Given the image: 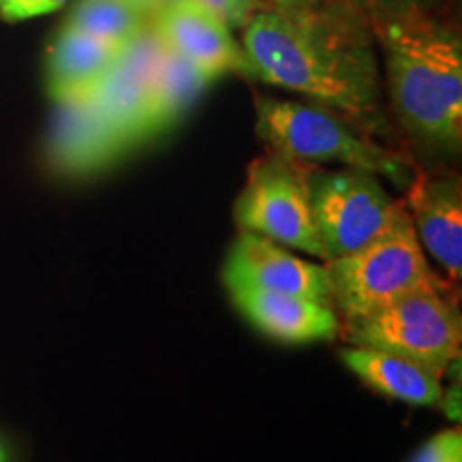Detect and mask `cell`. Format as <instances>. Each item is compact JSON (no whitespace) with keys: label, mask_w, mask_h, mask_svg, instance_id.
<instances>
[{"label":"cell","mask_w":462,"mask_h":462,"mask_svg":"<svg viewBox=\"0 0 462 462\" xmlns=\"http://www.w3.org/2000/svg\"><path fill=\"white\" fill-rule=\"evenodd\" d=\"M368 20L349 0L309 9H262L242 34L253 78L337 109L383 135V92Z\"/></svg>","instance_id":"1"},{"label":"cell","mask_w":462,"mask_h":462,"mask_svg":"<svg viewBox=\"0 0 462 462\" xmlns=\"http://www.w3.org/2000/svg\"><path fill=\"white\" fill-rule=\"evenodd\" d=\"M385 54L388 95L398 123L415 142L441 152L462 143V45L426 11L371 17Z\"/></svg>","instance_id":"2"},{"label":"cell","mask_w":462,"mask_h":462,"mask_svg":"<svg viewBox=\"0 0 462 462\" xmlns=\"http://www.w3.org/2000/svg\"><path fill=\"white\" fill-rule=\"evenodd\" d=\"M255 112L257 135L268 150L300 163L354 167L388 178L401 189H407L418 171L409 154L383 146L377 137L364 131L345 114L321 103L285 101L257 95Z\"/></svg>","instance_id":"3"},{"label":"cell","mask_w":462,"mask_h":462,"mask_svg":"<svg viewBox=\"0 0 462 462\" xmlns=\"http://www.w3.org/2000/svg\"><path fill=\"white\" fill-rule=\"evenodd\" d=\"M326 268L340 323L373 315L420 287L448 282L426 257L404 204L377 238L349 255L330 259Z\"/></svg>","instance_id":"4"},{"label":"cell","mask_w":462,"mask_h":462,"mask_svg":"<svg viewBox=\"0 0 462 462\" xmlns=\"http://www.w3.org/2000/svg\"><path fill=\"white\" fill-rule=\"evenodd\" d=\"M346 345L371 346L407 357L443 379L460 360L462 317L458 287H420L362 319L340 323Z\"/></svg>","instance_id":"5"},{"label":"cell","mask_w":462,"mask_h":462,"mask_svg":"<svg viewBox=\"0 0 462 462\" xmlns=\"http://www.w3.org/2000/svg\"><path fill=\"white\" fill-rule=\"evenodd\" d=\"M309 170L310 163L268 150L248 167L246 184L234 204V221L240 229L326 263V251L310 212Z\"/></svg>","instance_id":"6"},{"label":"cell","mask_w":462,"mask_h":462,"mask_svg":"<svg viewBox=\"0 0 462 462\" xmlns=\"http://www.w3.org/2000/svg\"><path fill=\"white\" fill-rule=\"evenodd\" d=\"M309 198L326 262L371 242L394 221L402 199H394L371 171L310 165Z\"/></svg>","instance_id":"7"},{"label":"cell","mask_w":462,"mask_h":462,"mask_svg":"<svg viewBox=\"0 0 462 462\" xmlns=\"http://www.w3.org/2000/svg\"><path fill=\"white\" fill-rule=\"evenodd\" d=\"M161 51H163V42L148 22L125 45L123 54L103 75L101 82L88 92L103 125L125 152L150 142V84Z\"/></svg>","instance_id":"8"},{"label":"cell","mask_w":462,"mask_h":462,"mask_svg":"<svg viewBox=\"0 0 462 462\" xmlns=\"http://www.w3.org/2000/svg\"><path fill=\"white\" fill-rule=\"evenodd\" d=\"M223 282L227 291L246 287L263 289L332 304L326 263H313L293 255L279 242L245 229H240L225 259Z\"/></svg>","instance_id":"9"},{"label":"cell","mask_w":462,"mask_h":462,"mask_svg":"<svg viewBox=\"0 0 462 462\" xmlns=\"http://www.w3.org/2000/svg\"><path fill=\"white\" fill-rule=\"evenodd\" d=\"M402 204L429 262L449 285L462 279V184L456 173L415 171Z\"/></svg>","instance_id":"10"},{"label":"cell","mask_w":462,"mask_h":462,"mask_svg":"<svg viewBox=\"0 0 462 462\" xmlns=\"http://www.w3.org/2000/svg\"><path fill=\"white\" fill-rule=\"evenodd\" d=\"M161 42L189 58L210 79L225 73L253 78L245 50L236 42L231 28L198 0L167 5L150 20Z\"/></svg>","instance_id":"11"},{"label":"cell","mask_w":462,"mask_h":462,"mask_svg":"<svg viewBox=\"0 0 462 462\" xmlns=\"http://www.w3.org/2000/svg\"><path fill=\"white\" fill-rule=\"evenodd\" d=\"M125 150L92 106L90 95L56 101L48 137L51 170L67 178H90L125 157Z\"/></svg>","instance_id":"12"},{"label":"cell","mask_w":462,"mask_h":462,"mask_svg":"<svg viewBox=\"0 0 462 462\" xmlns=\"http://www.w3.org/2000/svg\"><path fill=\"white\" fill-rule=\"evenodd\" d=\"M231 302L246 321L281 343H313L340 337V317L332 304L263 289H231Z\"/></svg>","instance_id":"13"},{"label":"cell","mask_w":462,"mask_h":462,"mask_svg":"<svg viewBox=\"0 0 462 462\" xmlns=\"http://www.w3.org/2000/svg\"><path fill=\"white\" fill-rule=\"evenodd\" d=\"M123 45L92 37L65 26L51 43L45 67L48 95L56 101L88 95L101 82L120 54Z\"/></svg>","instance_id":"14"},{"label":"cell","mask_w":462,"mask_h":462,"mask_svg":"<svg viewBox=\"0 0 462 462\" xmlns=\"http://www.w3.org/2000/svg\"><path fill=\"white\" fill-rule=\"evenodd\" d=\"M340 360L368 388L396 401L418 404V407H435L446 396L443 379L407 357L371 346L349 345L340 351Z\"/></svg>","instance_id":"15"},{"label":"cell","mask_w":462,"mask_h":462,"mask_svg":"<svg viewBox=\"0 0 462 462\" xmlns=\"http://www.w3.org/2000/svg\"><path fill=\"white\" fill-rule=\"evenodd\" d=\"M212 79L198 65L163 43L150 84L148 137L163 135L195 106Z\"/></svg>","instance_id":"16"},{"label":"cell","mask_w":462,"mask_h":462,"mask_svg":"<svg viewBox=\"0 0 462 462\" xmlns=\"http://www.w3.org/2000/svg\"><path fill=\"white\" fill-rule=\"evenodd\" d=\"M146 24V17L126 0H78L65 26L125 48Z\"/></svg>","instance_id":"17"},{"label":"cell","mask_w":462,"mask_h":462,"mask_svg":"<svg viewBox=\"0 0 462 462\" xmlns=\"http://www.w3.org/2000/svg\"><path fill=\"white\" fill-rule=\"evenodd\" d=\"M411 462H462L460 429L439 432L415 452Z\"/></svg>","instance_id":"18"},{"label":"cell","mask_w":462,"mask_h":462,"mask_svg":"<svg viewBox=\"0 0 462 462\" xmlns=\"http://www.w3.org/2000/svg\"><path fill=\"white\" fill-rule=\"evenodd\" d=\"M217 14L229 28H245L253 15L265 9L262 0H198Z\"/></svg>","instance_id":"19"},{"label":"cell","mask_w":462,"mask_h":462,"mask_svg":"<svg viewBox=\"0 0 462 462\" xmlns=\"http://www.w3.org/2000/svg\"><path fill=\"white\" fill-rule=\"evenodd\" d=\"M349 3L366 20H371V17L407 14V11H426V7L435 5L437 0H349Z\"/></svg>","instance_id":"20"},{"label":"cell","mask_w":462,"mask_h":462,"mask_svg":"<svg viewBox=\"0 0 462 462\" xmlns=\"http://www.w3.org/2000/svg\"><path fill=\"white\" fill-rule=\"evenodd\" d=\"M65 3L67 0H0V14H3L5 20L17 22L51 14V11L60 9Z\"/></svg>","instance_id":"21"},{"label":"cell","mask_w":462,"mask_h":462,"mask_svg":"<svg viewBox=\"0 0 462 462\" xmlns=\"http://www.w3.org/2000/svg\"><path fill=\"white\" fill-rule=\"evenodd\" d=\"M262 3L268 9H309L319 7V5L328 3V0H262Z\"/></svg>","instance_id":"22"},{"label":"cell","mask_w":462,"mask_h":462,"mask_svg":"<svg viewBox=\"0 0 462 462\" xmlns=\"http://www.w3.org/2000/svg\"><path fill=\"white\" fill-rule=\"evenodd\" d=\"M126 3L133 5V7L140 11L148 22L163 9V3H161V0H126Z\"/></svg>","instance_id":"23"},{"label":"cell","mask_w":462,"mask_h":462,"mask_svg":"<svg viewBox=\"0 0 462 462\" xmlns=\"http://www.w3.org/2000/svg\"><path fill=\"white\" fill-rule=\"evenodd\" d=\"M163 3V7H167V5H178V3H184V0H161Z\"/></svg>","instance_id":"24"},{"label":"cell","mask_w":462,"mask_h":462,"mask_svg":"<svg viewBox=\"0 0 462 462\" xmlns=\"http://www.w3.org/2000/svg\"><path fill=\"white\" fill-rule=\"evenodd\" d=\"M5 460V456H3V449H0V462H3Z\"/></svg>","instance_id":"25"}]
</instances>
